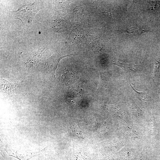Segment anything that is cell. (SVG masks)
<instances>
[{
	"label": "cell",
	"mask_w": 160,
	"mask_h": 160,
	"mask_svg": "<svg viewBox=\"0 0 160 160\" xmlns=\"http://www.w3.org/2000/svg\"><path fill=\"white\" fill-rule=\"evenodd\" d=\"M35 3L32 4H26L22 6L16 11L13 12L17 19L22 21L23 25L31 24L35 15L39 10L35 8Z\"/></svg>",
	"instance_id": "cell-1"
},
{
	"label": "cell",
	"mask_w": 160,
	"mask_h": 160,
	"mask_svg": "<svg viewBox=\"0 0 160 160\" xmlns=\"http://www.w3.org/2000/svg\"><path fill=\"white\" fill-rule=\"evenodd\" d=\"M73 55H61L57 50L54 52L51 57L48 58L46 64L47 69L53 75L55 79V73L60 61L66 57Z\"/></svg>",
	"instance_id": "cell-2"
},
{
	"label": "cell",
	"mask_w": 160,
	"mask_h": 160,
	"mask_svg": "<svg viewBox=\"0 0 160 160\" xmlns=\"http://www.w3.org/2000/svg\"><path fill=\"white\" fill-rule=\"evenodd\" d=\"M43 150L37 152L28 153L21 152L10 149L5 150L9 155L15 157L20 160H28L34 156L39 154Z\"/></svg>",
	"instance_id": "cell-3"
},
{
	"label": "cell",
	"mask_w": 160,
	"mask_h": 160,
	"mask_svg": "<svg viewBox=\"0 0 160 160\" xmlns=\"http://www.w3.org/2000/svg\"><path fill=\"white\" fill-rule=\"evenodd\" d=\"M113 64L119 66L127 71H135L138 68V66L132 61L125 60L119 59L115 61Z\"/></svg>",
	"instance_id": "cell-4"
},
{
	"label": "cell",
	"mask_w": 160,
	"mask_h": 160,
	"mask_svg": "<svg viewBox=\"0 0 160 160\" xmlns=\"http://www.w3.org/2000/svg\"><path fill=\"white\" fill-rule=\"evenodd\" d=\"M150 31L149 29L143 26H134L128 28L124 31L134 36H137L144 32Z\"/></svg>",
	"instance_id": "cell-5"
},
{
	"label": "cell",
	"mask_w": 160,
	"mask_h": 160,
	"mask_svg": "<svg viewBox=\"0 0 160 160\" xmlns=\"http://www.w3.org/2000/svg\"><path fill=\"white\" fill-rule=\"evenodd\" d=\"M1 89L4 93H9L15 90L14 84L4 79H1Z\"/></svg>",
	"instance_id": "cell-6"
},
{
	"label": "cell",
	"mask_w": 160,
	"mask_h": 160,
	"mask_svg": "<svg viewBox=\"0 0 160 160\" xmlns=\"http://www.w3.org/2000/svg\"><path fill=\"white\" fill-rule=\"evenodd\" d=\"M130 84L132 90L136 97L139 99H141L142 100H145L147 99V97H148V96L147 94L143 92H139L138 91H137L134 89L133 87L131 86V84Z\"/></svg>",
	"instance_id": "cell-7"
}]
</instances>
